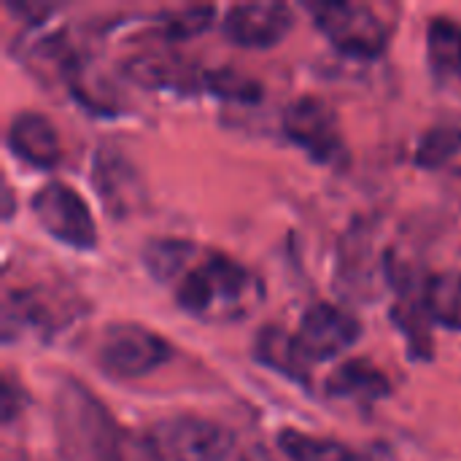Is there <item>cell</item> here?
Wrapping results in <instances>:
<instances>
[{
  "instance_id": "18",
  "label": "cell",
  "mask_w": 461,
  "mask_h": 461,
  "mask_svg": "<svg viewBox=\"0 0 461 461\" xmlns=\"http://www.w3.org/2000/svg\"><path fill=\"white\" fill-rule=\"evenodd\" d=\"M421 300L429 319L446 330L461 332V273L438 270L421 286Z\"/></svg>"
},
{
  "instance_id": "3",
  "label": "cell",
  "mask_w": 461,
  "mask_h": 461,
  "mask_svg": "<svg viewBox=\"0 0 461 461\" xmlns=\"http://www.w3.org/2000/svg\"><path fill=\"white\" fill-rule=\"evenodd\" d=\"M170 357H173L170 343L159 332L135 321L108 324L95 343L97 367L119 381L143 378L159 370Z\"/></svg>"
},
{
  "instance_id": "1",
  "label": "cell",
  "mask_w": 461,
  "mask_h": 461,
  "mask_svg": "<svg viewBox=\"0 0 461 461\" xmlns=\"http://www.w3.org/2000/svg\"><path fill=\"white\" fill-rule=\"evenodd\" d=\"M170 289L181 311L208 324L238 321L249 316L262 297V284L246 265L197 243L170 281Z\"/></svg>"
},
{
  "instance_id": "14",
  "label": "cell",
  "mask_w": 461,
  "mask_h": 461,
  "mask_svg": "<svg viewBox=\"0 0 461 461\" xmlns=\"http://www.w3.org/2000/svg\"><path fill=\"white\" fill-rule=\"evenodd\" d=\"M8 149L27 165L49 170L62 159V140L49 116L38 111H19L5 132Z\"/></svg>"
},
{
  "instance_id": "20",
  "label": "cell",
  "mask_w": 461,
  "mask_h": 461,
  "mask_svg": "<svg viewBox=\"0 0 461 461\" xmlns=\"http://www.w3.org/2000/svg\"><path fill=\"white\" fill-rule=\"evenodd\" d=\"M278 448L289 461H359V454L351 446L300 429H281Z\"/></svg>"
},
{
  "instance_id": "10",
  "label": "cell",
  "mask_w": 461,
  "mask_h": 461,
  "mask_svg": "<svg viewBox=\"0 0 461 461\" xmlns=\"http://www.w3.org/2000/svg\"><path fill=\"white\" fill-rule=\"evenodd\" d=\"M294 24V14L286 3L259 0V3H238L224 14L221 30L224 35L243 49H270L286 38Z\"/></svg>"
},
{
  "instance_id": "13",
  "label": "cell",
  "mask_w": 461,
  "mask_h": 461,
  "mask_svg": "<svg viewBox=\"0 0 461 461\" xmlns=\"http://www.w3.org/2000/svg\"><path fill=\"white\" fill-rule=\"evenodd\" d=\"M92 184H95L103 205L116 219H124L127 213H132L135 205L143 200V186H140L138 170L113 146L97 149L95 162H92Z\"/></svg>"
},
{
  "instance_id": "16",
  "label": "cell",
  "mask_w": 461,
  "mask_h": 461,
  "mask_svg": "<svg viewBox=\"0 0 461 461\" xmlns=\"http://www.w3.org/2000/svg\"><path fill=\"white\" fill-rule=\"evenodd\" d=\"M59 65H62V76L68 81L70 95L81 105H86L89 111H100V113H113L116 111V105H119L116 89L111 86V81H105L97 73V68L86 57H81V54H76L70 49H62Z\"/></svg>"
},
{
  "instance_id": "11",
  "label": "cell",
  "mask_w": 461,
  "mask_h": 461,
  "mask_svg": "<svg viewBox=\"0 0 461 461\" xmlns=\"http://www.w3.org/2000/svg\"><path fill=\"white\" fill-rule=\"evenodd\" d=\"M54 303V292L43 286H8L3 292V340L11 343L27 332L49 338L68 321V311Z\"/></svg>"
},
{
  "instance_id": "9",
  "label": "cell",
  "mask_w": 461,
  "mask_h": 461,
  "mask_svg": "<svg viewBox=\"0 0 461 461\" xmlns=\"http://www.w3.org/2000/svg\"><path fill=\"white\" fill-rule=\"evenodd\" d=\"M362 338V324L354 313L335 303H313L294 332V343L305 365L327 362L348 351Z\"/></svg>"
},
{
  "instance_id": "2",
  "label": "cell",
  "mask_w": 461,
  "mask_h": 461,
  "mask_svg": "<svg viewBox=\"0 0 461 461\" xmlns=\"http://www.w3.org/2000/svg\"><path fill=\"white\" fill-rule=\"evenodd\" d=\"M54 427L65 461H140L149 440L122 429L105 405L78 381L54 389Z\"/></svg>"
},
{
  "instance_id": "6",
  "label": "cell",
  "mask_w": 461,
  "mask_h": 461,
  "mask_svg": "<svg viewBox=\"0 0 461 461\" xmlns=\"http://www.w3.org/2000/svg\"><path fill=\"white\" fill-rule=\"evenodd\" d=\"M284 132L292 143H297L311 159L321 165L340 162L346 157V138L335 108L316 97L300 95L284 108Z\"/></svg>"
},
{
  "instance_id": "22",
  "label": "cell",
  "mask_w": 461,
  "mask_h": 461,
  "mask_svg": "<svg viewBox=\"0 0 461 461\" xmlns=\"http://www.w3.org/2000/svg\"><path fill=\"white\" fill-rule=\"evenodd\" d=\"M461 154V127H432L427 130L419 143H416V165L419 167H427V170H435V167H443L448 165L454 157Z\"/></svg>"
},
{
  "instance_id": "24",
  "label": "cell",
  "mask_w": 461,
  "mask_h": 461,
  "mask_svg": "<svg viewBox=\"0 0 461 461\" xmlns=\"http://www.w3.org/2000/svg\"><path fill=\"white\" fill-rule=\"evenodd\" d=\"M205 92L221 97V100H235V103H257L262 97V84L249 78L240 70L232 68H219L205 73Z\"/></svg>"
},
{
  "instance_id": "17",
  "label": "cell",
  "mask_w": 461,
  "mask_h": 461,
  "mask_svg": "<svg viewBox=\"0 0 461 461\" xmlns=\"http://www.w3.org/2000/svg\"><path fill=\"white\" fill-rule=\"evenodd\" d=\"M254 357L265 367L286 375L289 381H294L300 386H311V367L300 357L294 335H289L286 330H281L276 324H267L265 330H259V335L254 340Z\"/></svg>"
},
{
  "instance_id": "19",
  "label": "cell",
  "mask_w": 461,
  "mask_h": 461,
  "mask_svg": "<svg viewBox=\"0 0 461 461\" xmlns=\"http://www.w3.org/2000/svg\"><path fill=\"white\" fill-rule=\"evenodd\" d=\"M392 319L400 327V332L408 338L411 354L416 359H432L435 348H432V335H429V313L424 308L421 292H411V284L402 286V294L397 300V305L392 308Z\"/></svg>"
},
{
  "instance_id": "5",
  "label": "cell",
  "mask_w": 461,
  "mask_h": 461,
  "mask_svg": "<svg viewBox=\"0 0 461 461\" xmlns=\"http://www.w3.org/2000/svg\"><path fill=\"white\" fill-rule=\"evenodd\" d=\"M146 438L162 461H230L235 454V435L227 427L192 413L157 421Z\"/></svg>"
},
{
  "instance_id": "21",
  "label": "cell",
  "mask_w": 461,
  "mask_h": 461,
  "mask_svg": "<svg viewBox=\"0 0 461 461\" xmlns=\"http://www.w3.org/2000/svg\"><path fill=\"white\" fill-rule=\"evenodd\" d=\"M427 49L432 68L461 81V22L451 16H432L427 24Z\"/></svg>"
},
{
  "instance_id": "7",
  "label": "cell",
  "mask_w": 461,
  "mask_h": 461,
  "mask_svg": "<svg viewBox=\"0 0 461 461\" xmlns=\"http://www.w3.org/2000/svg\"><path fill=\"white\" fill-rule=\"evenodd\" d=\"M375 238V227L367 221H357L340 240L338 251V289L348 297L375 300L384 286L392 281L389 276V249L381 251Z\"/></svg>"
},
{
  "instance_id": "15",
  "label": "cell",
  "mask_w": 461,
  "mask_h": 461,
  "mask_svg": "<svg viewBox=\"0 0 461 461\" xmlns=\"http://www.w3.org/2000/svg\"><path fill=\"white\" fill-rule=\"evenodd\" d=\"M324 392L335 400H348L357 405H373V402L386 400L392 394V381L370 359H346L343 365H338L330 373Z\"/></svg>"
},
{
  "instance_id": "4",
  "label": "cell",
  "mask_w": 461,
  "mask_h": 461,
  "mask_svg": "<svg viewBox=\"0 0 461 461\" xmlns=\"http://www.w3.org/2000/svg\"><path fill=\"white\" fill-rule=\"evenodd\" d=\"M308 11L319 32H324V38L348 57L370 59L384 54L389 43L386 22L365 3L321 0V3H308Z\"/></svg>"
},
{
  "instance_id": "12",
  "label": "cell",
  "mask_w": 461,
  "mask_h": 461,
  "mask_svg": "<svg viewBox=\"0 0 461 461\" xmlns=\"http://www.w3.org/2000/svg\"><path fill=\"white\" fill-rule=\"evenodd\" d=\"M122 70L140 86L149 89H170V92H205V73L197 62L176 54L146 49L124 59Z\"/></svg>"
},
{
  "instance_id": "25",
  "label": "cell",
  "mask_w": 461,
  "mask_h": 461,
  "mask_svg": "<svg viewBox=\"0 0 461 461\" xmlns=\"http://www.w3.org/2000/svg\"><path fill=\"white\" fill-rule=\"evenodd\" d=\"M22 389L14 384V375L5 373L3 375V400H0V411H3V424H11L14 416L22 411Z\"/></svg>"
},
{
  "instance_id": "23",
  "label": "cell",
  "mask_w": 461,
  "mask_h": 461,
  "mask_svg": "<svg viewBox=\"0 0 461 461\" xmlns=\"http://www.w3.org/2000/svg\"><path fill=\"white\" fill-rule=\"evenodd\" d=\"M216 16V5L203 3V5H181V8H167L157 16V27L165 38L170 41H184L192 35H200L203 30L211 27Z\"/></svg>"
},
{
  "instance_id": "8",
  "label": "cell",
  "mask_w": 461,
  "mask_h": 461,
  "mask_svg": "<svg viewBox=\"0 0 461 461\" xmlns=\"http://www.w3.org/2000/svg\"><path fill=\"white\" fill-rule=\"evenodd\" d=\"M30 211L54 240L78 251H89L97 246V224L84 197L70 184L62 181L43 184L32 194Z\"/></svg>"
}]
</instances>
